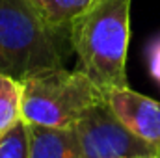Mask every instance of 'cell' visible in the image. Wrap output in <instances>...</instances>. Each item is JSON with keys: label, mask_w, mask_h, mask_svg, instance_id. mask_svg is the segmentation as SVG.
Segmentation results:
<instances>
[{"label": "cell", "mask_w": 160, "mask_h": 158, "mask_svg": "<svg viewBox=\"0 0 160 158\" xmlns=\"http://www.w3.org/2000/svg\"><path fill=\"white\" fill-rule=\"evenodd\" d=\"M132 0H91L69 26L78 69L106 95L127 87Z\"/></svg>", "instance_id": "cell-1"}, {"label": "cell", "mask_w": 160, "mask_h": 158, "mask_svg": "<svg viewBox=\"0 0 160 158\" xmlns=\"http://www.w3.org/2000/svg\"><path fill=\"white\" fill-rule=\"evenodd\" d=\"M0 62L19 80L63 67L58 32L45 22L32 0H0Z\"/></svg>", "instance_id": "cell-2"}, {"label": "cell", "mask_w": 160, "mask_h": 158, "mask_svg": "<svg viewBox=\"0 0 160 158\" xmlns=\"http://www.w3.org/2000/svg\"><path fill=\"white\" fill-rule=\"evenodd\" d=\"M22 82V119L45 126H75L82 116L104 101V93L84 71L65 67L30 75Z\"/></svg>", "instance_id": "cell-3"}, {"label": "cell", "mask_w": 160, "mask_h": 158, "mask_svg": "<svg viewBox=\"0 0 160 158\" xmlns=\"http://www.w3.org/2000/svg\"><path fill=\"white\" fill-rule=\"evenodd\" d=\"M80 158H160V151L130 132L110 104L101 101L75 125Z\"/></svg>", "instance_id": "cell-4"}, {"label": "cell", "mask_w": 160, "mask_h": 158, "mask_svg": "<svg viewBox=\"0 0 160 158\" xmlns=\"http://www.w3.org/2000/svg\"><path fill=\"white\" fill-rule=\"evenodd\" d=\"M121 123L160 151V102L132 91L128 86L104 95Z\"/></svg>", "instance_id": "cell-5"}, {"label": "cell", "mask_w": 160, "mask_h": 158, "mask_svg": "<svg viewBox=\"0 0 160 158\" xmlns=\"http://www.w3.org/2000/svg\"><path fill=\"white\" fill-rule=\"evenodd\" d=\"M30 158H80V143L75 126H45L26 123Z\"/></svg>", "instance_id": "cell-6"}, {"label": "cell", "mask_w": 160, "mask_h": 158, "mask_svg": "<svg viewBox=\"0 0 160 158\" xmlns=\"http://www.w3.org/2000/svg\"><path fill=\"white\" fill-rule=\"evenodd\" d=\"M22 119V82L0 71V134Z\"/></svg>", "instance_id": "cell-7"}, {"label": "cell", "mask_w": 160, "mask_h": 158, "mask_svg": "<svg viewBox=\"0 0 160 158\" xmlns=\"http://www.w3.org/2000/svg\"><path fill=\"white\" fill-rule=\"evenodd\" d=\"M45 22L58 34L69 30L75 17L80 15L91 0H32Z\"/></svg>", "instance_id": "cell-8"}, {"label": "cell", "mask_w": 160, "mask_h": 158, "mask_svg": "<svg viewBox=\"0 0 160 158\" xmlns=\"http://www.w3.org/2000/svg\"><path fill=\"white\" fill-rule=\"evenodd\" d=\"M0 158H30L28 126L24 119L0 134Z\"/></svg>", "instance_id": "cell-9"}, {"label": "cell", "mask_w": 160, "mask_h": 158, "mask_svg": "<svg viewBox=\"0 0 160 158\" xmlns=\"http://www.w3.org/2000/svg\"><path fill=\"white\" fill-rule=\"evenodd\" d=\"M147 62H149L151 77L160 84V36L157 37V39H153V43L149 45V50H147Z\"/></svg>", "instance_id": "cell-10"}, {"label": "cell", "mask_w": 160, "mask_h": 158, "mask_svg": "<svg viewBox=\"0 0 160 158\" xmlns=\"http://www.w3.org/2000/svg\"><path fill=\"white\" fill-rule=\"evenodd\" d=\"M0 71H2V73H6V67H4V63H2V62H0Z\"/></svg>", "instance_id": "cell-11"}]
</instances>
